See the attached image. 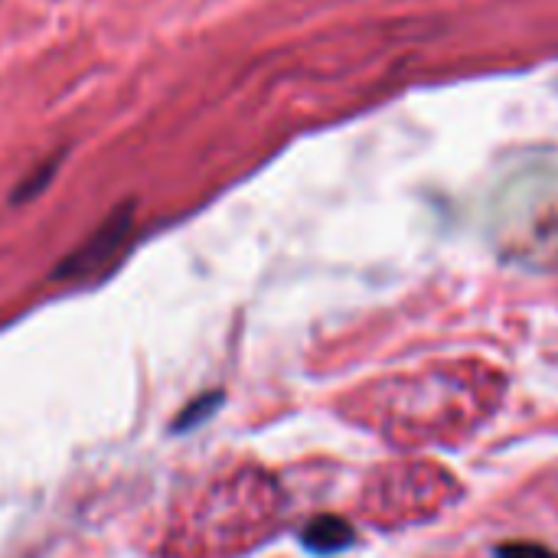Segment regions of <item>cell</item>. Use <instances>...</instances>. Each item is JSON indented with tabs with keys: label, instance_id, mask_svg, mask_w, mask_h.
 <instances>
[{
	"label": "cell",
	"instance_id": "1",
	"mask_svg": "<svg viewBox=\"0 0 558 558\" xmlns=\"http://www.w3.org/2000/svg\"><path fill=\"white\" fill-rule=\"evenodd\" d=\"M490 239L513 265L558 268V163H530L497 186Z\"/></svg>",
	"mask_w": 558,
	"mask_h": 558
},
{
	"label": "cell",
	"instance_id": "3",
	"mask_svg": "<svg viewBox=\"0 0 558 558\" xmlns=\"http://www.w3.org/2000/svg\"><path fill=\"white\" fill-rule=\"evenodd\" d=\"M353 526L340 517H317L304 526V546L314 556H337L353 546Z\"/></svg>",
	"mask_w": 558,
	"mask_h": 558
},
{
	"label": "cell",
	"instance_id": "2",
	"mask_svg": "<svg viewBox=\"0 0 558 558\" xmlns=\"http://www.w3.org/2000/svg\"><path fill=\"white\" fill-rule=\"evenodd\" d=\"M128 216H131L128 209L118 213V216H111L78 252H72L62 262L59 278H82V275H95V271L108 268V262L121 252V245H124V239L131 232V219Z\"/></svg>",
	"mask_w": 558,
	"mask_h": 558
},
{
	"label": "cell",
	"instance_id": "5",
	"mask_svg": "<svg viewBox=\"0 0 558 558\" xmlns=\"http://www.w3.org/2000/svg\"><path fill=\"white\" fill-rule=\"evenodd\" d=\"M216 402H219V396H203V399H196V405H193L186 415H180V418H177V428H190V425H196V418H203L206 412H213V409H216Z\"/></svg>",
	"mask_w": 558,
	"mask_h": 558
},
{
	"label": "cell",
	"instance_id": "4",
	"mask_svg": "<svg viewBox=\"0 0 558 558\" xmlns=\"http://www.w3.org/2000/svg\"><path fill=\"white\" fill-rule=\"evenodd\" d=\"M497 558H558L549 546H539V543H504L497 546Z\"/></svg>",
	"mask_w": 558,
	"mask_h": 558
}]
</instances>
